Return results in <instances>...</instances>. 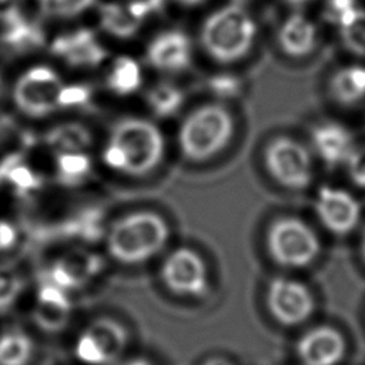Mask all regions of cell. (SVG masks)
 Segmentation results:
<instances>
[{
	"label": "cell",
	"instance_id": "6da1fadb",
	"mask_svg": "<svg viewBox=\"0 0 365 365\" xmlns=\"http://www.w3.org/2000/svg\"><path fill=\"white\" fill-rule=\"evenodd\" d=\"M164 155L160 128L140 117L118 120L103 148L104 164L118 173L141 177L151 173Z\"/></svg>",
	"mask_w": 365,
	"mask_h": 365
},
{
	"label": "cell",
	"instance_id": "7a4b0ae2",
	"mask_svg": "<svg viewBox=\"0 0 365 365\" xmlns=\"http://www.w3.org/2000/svg\"><path fill=\"white\" fill-rule=\"evenodd\" d=\"M168 225L153 211H137L117 220L107 235L111 257L123 264H140L158 254L168 240Z\"/></svg>",
	"mask_w": 365,
	"mask_h": 365
},
{
	"label": "cell",
	"instance_id": "3957f363",
	"mask_svg": "<svg viewBox=\"0 0 365 365\" xmlns=\"http://www.w3.org/2000/svg\"><path fill=\"white\" fill-rule=\"evenodd\" d=\"M255 36V21L240 3L212 11L201 27V44L205 53L220 63L237 61L247 56Z\"/></svg>",
	"mask_w": 365,
	"mask_h": 365
},
{
	"label": "cell",
	"instance_id": "277c9868",
	"mask_svg": "<svg viewBox=\"0 0 365 365\" xmlns=\"http://www.w3.org/2000/svg\"><path fill=\"white\" fill-rule=\"evenodd\" d=\"M234 120L228 108L210 103L192 110L178 128V145L182 155L200 163L214 157L231 140Z\"/></svg>",
	"mask_w": 365,
	"mask_h": 365
},
{
	"label": "cell",
	"instance_id": "5b68a950",
	"mask_svg": "<svg viewBox=\"0 0 365 365\" xmlns=\"http://www.w3.org/2000/svg\"><path fill=\"white\" fill-rule=\"evenodd\" d=\"M267 247L271 258L287 268L312 264L321 250L314 230L295 217H282L271 224L267 232Z\"/></svg>",
	"mask_w": 365,
	"mask_h": 365
},
{
	"label": "cell",
	"instance_id": "8992f818",
	"mask_svg": "<svg viewBox=\"0 0 365 365\" xmlns=\"http://www.w3.org/2000/svg\"><path fill=\"white\" fill-rule=\"evenodd\" d=\"M64 84L51 67L33 66L14 83L13 103L26 115L46 117L60 108Z\"/></svg>",
	"mask_w": 365,
	"mask_h": 365
},
{
	"label": "cell",
	"instance_id": "52a82bcc",
	"mask_svg": "<svg viewBox=\"0 0 365 365\" xmlns=\"http://www.w3.org/2000/svg\"><path fill=\"white\" fill-rule=\"evenodd\" d=\"M269 175L288 190H304L312 182L314 160L299 141L281 135L274 138L264 153Z\"/></svg>",
	"mask_w": 365,
	"mask_h": 365
},
{
	"label": "cell",
	"instance_id": "ba28073f",
	"mask_svg": "<svg viewBox=\"0 0 365 365\" xmlns=\"http://www.w3.org/2000/svg\"><path fill=\"white\" fill-rule=\"evenodd\" d=\"M128 344L125 328L111 318H97L78 335L74 352L86 365L115 362Z\"/></svg>",
	"mask_w": 365,
	"mask_h": 365
},
{
	"label": "cell",
	"instance_id": "9c48e42d",
	"mask_svg": "<svg viewBox=\"0 0 365 365\" xmlns=\"http://www.w3.org/2000/svg\"><path fill=\"white\" fill-rule=\"evenodd\" d=\"M267 305L279 324L292 327L305 322L311 317L315 302L312 292L304 284L278 277L269 284Z\"/></svg>",
	"mask_w": 365,
	"mask_h": 365
},
{
	"label": "cell",
	"instance_id": "30bf717a",
	"mask_svg": "<svg viewBox=\"0 0 365 365\" xmlns=\"http://www.w3.org/2000/svg\"><path fill=\"white\" fill-rule=\"evenodd\" d=\"M164 285L178 295H202L208 288L207 267L202 258L190 248L173 251L160 269Z\"/></svg>",
	"mask_w": 365,
	"mask_h": 365
},
{
	"label": "cell",
	"instance_id": "8fae6325",
	"mask_svg": "<svg viewBox=\"0 0 365 365\" xmlns=\"http://www.w3.org/2000/svg\"><path fill=\"white\" fill-rule=\"evenodd\" d=\"M315 211L322 225L336 235L351 232L361 217L358 200L348 191L322 185L315 198Z\"/></svg>",
	"mask_w": 365,
	"mask_h": 365
},
{
	"label": "cell",
	"instance_id": "7c38bea8",
	"mask_svg": "<svg viewBox=\"0 0 365 365\" xmlns=\"http://www.w3.org/2000/svg\"><path fill=\"white\" fill-rule=\"evenodd\" d=\"M103 258L88 250L74 248L54 259L48 269L50 282L64 291L86 287L103 269Z\"/></svg>",
	"mask_w": 365,
	"mask_h": 365
},
{
	"label": "cell",
	"instance_id": "4fadbf2b",
	"mask_svg": "<svg viewBox=\"0 0 365 365\" xmlns=\"http://www.w3.org/2000/svg\"><path fill=\"white\" fill-rule=\"evenodd\" d=\"M51 53L71 67H96L107 57V50L93 30L81 27L57 36L50 46Z\"/></svg>",
	"mask_w": 365,
	"mask_h": 365
},
{
	"label": "cell",
	"instance_id": "5bb4252c",
	"mask_svg": "<svg viewBox=\"0 0 365 365\" xmlns=\"http://www.w3.org/2000/svg\"><path fill=\"white\" fill-rule=\"evenodd\" d=\"M345 352V338L328 325L309 329L297 344V355L302 365H338Z\"/></svg>",
	"mask_w": 365,
	"mask_h": 365
},
{
	"label": "cell",
	"instance_id": "9a60e30c",
	"mask_svg": "<svg viewBox=\"0 0 365 365\" xmlns=\"http://www.w3.org/2000/svg\"><path fill=\"white\" fill-rule=\"evenodd\" d=\"M147 61L160 71H181L191 61V41L181 30L158 33L147 46Z\"/></svg>",
	"mask_w": 365,
	"mask_h": 365
},
{
	"label": "cell",
	"instance_id": "2e32d148",
	"mask_svg": "<svg viewBox=\"0 0 365 365\" xmlns=\"http://www.w3.org/2000/svg\"><path fill=\"white\" fill-rule=\"evenodd\" d=\"M311 143L318 158L329 168L344 165L355 147L352 133L335 121H327L314 127Z\"/></svg>",
	"mask_w": 365,
	"mask_h": 365
},
{
	"label": "cell",
	"instance_id": "e0dca14e",
	"mask_svg": "<svg viewBox=\"0 0 365 365\" xmlns=\"http://www.w3.org/2000/svg\"><path fill=\"white\" fill-rule=\"evenodd\" d=\"M71 317V302L64 289L48 282L37 291L33 319L38 328L54 334L63 331Z\"/></svg>",
	"mask_w": 365,
	"mask_h": 365
},
{
	"label": "cell",
	"instance_id": "ac0fdd59",
	"mask_svg": "<svg viewBox=\"0 0 365 365\" xmlns=\"http://www.w3.org/2000/svg\"><path fill=\"white\" fill-rule=\"evenodd\" d=\"M318 43V29L315 23L302 13L289 14L278 29V44L281 50L292 57L309 56Z\"/></svg>",
	"mask_w": 365,
	"mask_h": 365
},
{
	"label": "cell",
	"instance_id": "d6986e66",
	"mask_svg": "<svg viewBox=\"0 0 365 365\" xmlns=\"http://www.w3.org/2000/svg\"><path fill=\"white\" fill-rule=\"evenodd\" d=\"M98 21L104 31L117 38H130L138 33L144 20L137 14L131 1H108L98 10Z\"/></svg>",
	"mask_w": 365,
	"mask_h": 365
},
{
	"label": "cell",
	"instance_id": "ffe728a7",
	"mask_svg": "<svg viewBox=\"0 0 365 365\" xmlns=\"http://www.w3.org/2000/svg\"><path fill=\"white\" fill-rule=\"evenodd\" d=\"M93 144L91 131L81 123H61L48 128L44 134V145L54 154L86 151Z\"/></svg>",
	"mask_w": 365,
	"mask_h": 365
},
{
	"label": "cell",
	"instance_id": "44dd1931",
	"mask_svg": "<svg viewBox=\"0 0 365 365\" xmlns=\"http://www.w3.org/2000/svg\"><path fill=\"white\" fill-rule=\"evenodd\" d=\"M329 91L344 106L365 100V66L352 64L336 70L329 80Z\"/></svg>",
	"mask_w": 365,
	"mask_h": 365
},
{
	"label": "cell",
	"instance_id": "7402d4cb",
	"mask_svg": "<svg viewBox=\"0 0 365 365\" xmlns=\"http://www.w3.org/2000/svg\"><path fill=\"white\" fill-rule=\"evenodd\" d=\"M107 87L117 96H130L135 93L143 83L140 64L128 57H117L107 73Z\"/></svg>",
	"mask_w": 365,
	"mask_h": 365
},
{
	"label": "cell",
	"instance_id": "603a6c76",
	"mask_svg": "<svg viewBox=\"0 0 365 365\" xmlns=\"http://www.w3.org/2000/svg\"><path fill=\"white\" fill-rule=\"evenodd\" d=\"M342 46L355 56H365V9L352 7L336 20Z\"/></svg>",
	"mask_w": 365,
	"mask_h": 365
},
{
	"label": "cell",
	"instance_id": "cb8c5ba5",
	"mask_svg": "<svg viewBox=\"0 0 365 365\" xmlns=\"http://www.w3.org/2000/svg\"><path fill=\"white\" fill-rule=\"evenodd\" d=\"M33 349L31 338L20 329L0 334V365H27Z\"/></svg>",
	"mask_w": 365,
	"mask_h": 365
},
{
	"label": "cell",
	"instance_id": "d4e9b609",
	"mask_svg": "<svg viewBox=\"0 0 365 365\" xmlns=\"http://www.w3.org/2000/svg\"><path fill=\"white\" fill-rule=\"evenodd\" d=\"M4 24V41L17 48H34L43 44L44 34L40 26L21 13Z\"/></svg>",
	"mask_w": 365,
	"mask_h": 365
},
{
	"label": "cell",
	"instance_id": "484cf974",
	"mask_svg": "<svg viewBox=\"0 0 365 365\" xmlns=\"http://www.w3.org/2000/svg\"><path fill=\"white\" fill-rule=\"evenodd\" d=\"M1 181H9L19 192H31L40 190L41 177L20 157H9L0 167Z\"/></svg>",
	"mask_w": 365,
	"mask_h": 365
},
{
	"label": "cell",
	"instance_id": "4316f807",
	"mask_svg": "<svg viewBox=\"0 0 365 365\" xmlns=\"http://www.w3.org/2000/svg\"><path fill=\"white\" fill-rule=\"evenodd\" d=\"M145 101L151 111L158 117L174 115L184 103V93L180 87L171 83L154 84L145 94Z\"/></svg>",
	"mask_w": 365,
	"mask_h": 365
},
{
	"label": "cell",
	"instance_id": "83f0119b",
	"mask_svg": "<svg viewBox=\"0 0 365 365\" xmlns=\"http://www.w3.org/2000/svg\"><path fill=\"white\" fill-rule=\"evenodd\" d=\"M91 171V158L86 151L57 153L56 174L60 182L76 185L83 182Z\"/></svg>",
	"mask_w": 365,
	"mask_h": 365
},
{
	"label": "cell",
	"instance_id": "f1b7e54d",
	"mask_svg": "<svg viewBox=\"0 0 365 365\" xmlns=\"http://www.w3.org/2000/svg\"><path fill=\"white\" fill-rule=\"evenodd\" d=\"M40 11L51 19H71L88 10L96 0H37Z\"/></svg>",
	"mask_w": 365,
	"mask_h": 365
},
{
	"label": "cell",
	"instance_id": "f546056e",
	"mask_svg": "<svg viewBox=\"0 0 365 365\" xmlns=\"http://www.w3.org/2000/svg\"><path fill=\"white\" fill-rule=\"evenodd\" d=\"M24 288L21 275L11 267L0 264V312L9 309Z\"/></svg>",
	"mask_w": 365,
	"mask_h": 365
},
{
	"label": "cell",
	"instance_id": "4dcf8cb0",
	"mask_svg": "<svg viewBox=\"0 0 365 365\" xmlns=\"http://www.w3.org/2000/svg\"><path fill=\"white\" fill-rule=\"evenodd\" d=\"M344 165L352 184L365 188V144H355Z\"/></svg>",
	"mask_w": 365,
	"mask_h": 365
},
{
	"label": "cell",
	"instance_id": "1f68e13d",
	"mask_svg": "<svg viewBox=\"0 0 365 365\" xmlns=\"http://www.w3.org/2000/svg\"><path fill=\"white\" fill-rule=\"evenodd\" d=\"M91 90L86 84H64L60 108H80L90 103Z\"/></svg>",
	"mask_w": 365,
	"mask_h": 365
},
{
	"label": "cell",
	"instance_id": "d6a6232c",
	"mask_svg": "<svg viewBox=\"0 0 365 365\" xmlns=\"http://www.w3.org/2000/svg\"><path fill=\"white\" fill-rule=\"evenodd\" d=\"M208 88L221 98H230L240 93L241 83L232 74H215L208 80Z\"/></svg>",
	"mask_w": 365,
	"mask_h": 365
},
{
	"label": "cell",
	"instance_id": "836d02e7",
	"mask_svg": "<svg viewBox=\"0 0 365 365\" xmlns=\"http://www.w3.org/2000/svg\"><path fill=\"white\" fill-rule=\"evenodd\" d=\"M17 240L19 235L16 227L11 222L0 218V252L11 250L16 245Z\"/></svg>",
	"mask_w": 365,
	"mask_h": 365
},
{
	"label": "cell",
	"instance_id": "e575fe53",
	"mask_svg": "<svg viewBox=\"0 0 365 365\" xmlns=\"http://www.w3.org/2000/svg\"><path fill=\"white\" fill-rule=\"evenodd\" d=\"M325 1V9L329 14L331 19H334L335 21L339 19V16H342L346 10L352 9L356 6L355 0H324Z\"/></svg>",
	"mask_w": 365,
	"mask_h": 365
},
{
	"label": "cell",
	"instance_id": "d590c367",
	"mask_svg": "<svg viewBox=\"0 0 365 365\" xmlns=\"http://www.w3.org/2000/svg\"><path fill=\"white\" fill-rule=\"evenodd\" d=\"M24 0H0V21L6 23L21 13Z\"/></svg>",
	"mask_w": 365,
	"mask_h": 365
},
{
	"label": "cell",
	"instance_id": "8d00e7d4",
	"mask_svg": "<svg viewBox=\"0 0 365 365\" xmlns=\"http://www.w3.org/2000/svg\"><path fill=\"white\" fill-rule=\"evenodd\" d=\"M121 365H153L150 361L144 359V358H134V359H130V361H125L124 364Z\"/></svg>",
	"mask_w": 365,
	"mask_h": 365
},
{
	"label": "cell",
	"instance_id": "74e56055",
	"mask_svg": "<svg viewBox=\"0 0 365 365\" xmlns=\"http://www.w3.org/2000/svg\"><path fill=\"white\" fill-rule=\"evenodd\" d=\"M204 365H231V364L224 359H220V358H212V359L207 361Z\"/></svg>",
	"mask_w": 365,
	"mask_h": 365
},
{
	"label": "cell",
	"instance_id": "f35d334b",
	"mask_svg": "<svg viewBox=\"0 0 365 365\" xmlns=\"http://www.w3.org/2000/svg\"><path fill=\"white\" fill-rule=\"evenodd\" d=\"M174 1H177V3H180L182 6H195V4H200V3H202L205 0H174Z\"/></svg>",
	"mask_w": 365,
	"mask_h": 365
},
{
	"label": "cell",
	"instance_id": "ab89813d",
	"mask_svg": "<svg viewBox=\"0 0 365 365\" xmlns=\"http://www.w3.org/2000/svg\"><path fill=\"white\" fill-rule=\"evenodd\" d=\"M287 3H289V4H292V6H302V4H307L308 1H311V0H285Z\"/></svg>",
	"mask_w": 365,
	"mask_h": 365
},
{
	"label": "cell",
	"instance_id": "60d3db41",
	"mask_svg": "<svg viewBox=\"0 0 365 365\" xmlns=\"http://www.w3.org/2000/svg\"><path fill=\"white\" fill-rule=\"evenodd\" d=\"M362 255L365 259V232H364V238H362Z\"/></svg>",
	"mask_w": 365,
	"mask_h": 365
},
{
	"label": "cell",
	"instance_id": "b9f144b4",
	"mask_svg": "<svg viewBox=\"0 0 365 365\" xmlns=\"http://www.w3.org/2000/svg\"><path fill=\"white\" fill-rule=\"evenodd\" d=\"M1 91H3V80H1V76H0V96H1Z\"/></svg>",
	"mask_w": 365,
	"mask_h": 365
},
{
	"label": "cell",
	"instance_id": "7bdbcfd3",
	"mask_svg": "<svg viewBox=\"0 0 365 365\" xmlns=\"http://www.w3.org/2000/svg\"><path fill=\"white\" fill-rule=\"evenodd\" d=\"M241 1H244V0H235V3H241Z\"/></svg>",
	"mask_w": 365,
	"mask_h": 365
},
{
	"label": "cell",
	"instance_id": "ee69618b",
	"mask_svg": "<svg viewBox=\"0 0 365 365\" xmlns=\"http://www.w3.org/2000/svg\"><path fill=\"white\" fill-rule=\"evenodd\" d=\"M0 182H1V177H0Z\"/></svg>",
	"mask_w": 365,
	"mask_h": 365
}]
</instances>
